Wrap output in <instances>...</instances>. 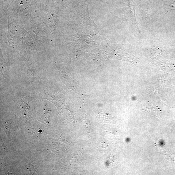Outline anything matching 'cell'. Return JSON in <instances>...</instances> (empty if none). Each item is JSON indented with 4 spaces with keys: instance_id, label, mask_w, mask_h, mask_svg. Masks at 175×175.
<instances>
[{
    "instance_id": "6da1fadb",
    "label": "cell",
    "mask_w": 175,
    "mask_h": 175,
    "mask_svg": "<svg viewBox=\"0 0 175 175\" xmlns=\"http://www.w3.org/2000/svg\"><path fill=\"white\" fill-rule=\"evenodd\" d=\"M108 147V145L105 142H101V144L100 147L102 148H106Z\"/></svg>"
},
{
    "instance_id": "7a4b0ae2",
    "label": "cell",
    "mask_w": 175,
    "mask_h": 175,
    "mask_svg": "<svg viewBox=\"0 0 175 175\" xmlns=\"http://www.w3.org/2000/svg\"><path fill=\"white\" fill-rule=\"evenodd\" d=\"M172 157L173 158V161H174V165L175 166V154H172Z\"/></svg>"
}]
</instances>
